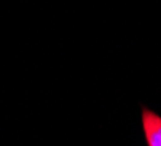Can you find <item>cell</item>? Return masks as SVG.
<instances>
[{"mask_svg":"<svg viewBox=\"0 0 161 146\" xmlns=\"http://www.w3.org/2000/svg\"><path fill=\"white\" fill-rule=\"evenodd\" d=\"M142 128L148 146H161V117L151 110L144 109Z\"/></svg>","mask_w":161,"mask_h":146,"instance_id":"1","label":"cell"}]
</instances>
